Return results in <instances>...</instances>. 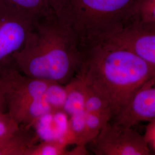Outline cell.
<instances>
[{
	"instance_id": "1",
	"label": "cell",
	"mask_w": 155,
	"mask_h": 155,
	"mask_svg": "<svg viewBox=\"0 0 155 155\" xmlns=\"http://www.w3.org/2000/svg\"><path fill=\"white\" fill-rule=\"evenodd\" d=\"M80 47L82 60L77 74L107 102L113 118L155 75V67L105 36L85 40Z\"/></svg>"
},
{
	"instance_id": "2",
	"label": "cell",
	"mask_w": 155,
	"mask_h": 155,
	"mask_svg": "<svg viewBox=\"0 0 155 155\" xmlns=\"http://www.w3.org/2000/svg\"><path fill=\"white\" fill-rule=\"evenodd\" d=\"M13 60L29 77L66 84L80 70L82 56L77 34L54 14L37 21Z\"/></svg>"
},
{
	"instance_id": "3",
	"label": "cell",
	"mask_w": 155,
	"mask_h": 155,
	"mask_svg": "<svg viewBox=\"0 0 155 155\" xmlns=\"http://www.w3.org/2000/svg\"><path fill=\"white\" fill-rule=\"evenodd\" d=\"M141 0H56V14L79 42L115 32L137 20Z\"/></svg>"
},
{
	"instance_id": "4",
	"label": "cell",
	"mask_w": 155,
	"mask_h": 155,
	"mask_svg": "<svg viewBox=\"0 0 155 155\" xmlns=\"http://www.w3.org/2000/svg\"><path fill=\"white\" fill-rule=\"evenodd\" d=\"M97 155H150L144 135L133 127L110 121L87 145Z\"/></svg>"
},
{
	"instance_id": "5",
	"label": "cell",
	"mask_w": 155,
	"mask_h": 155,
	"mask_svg": "<svg viewBox=\"0 0 155 155\" xmlns=\"http://www.w3.org/2000/svg\"><path fill=\"white\" fill-rule=\"evenodd\" d=\"M37 21L0 0V71L14 61Z\"/></svg>"
},
{
	"instance_id": "6",
	"label": "cell",
	"mask_w": 155,
	"mask_h": 155,
	"mask_svg": "<svg viewBox=\"0 0 155 155\" xmlns=\"http://www.w3.org/2000/svg\"><path fill=\"white\" fill-rule=\"evenodd\" d=\"M51 81L31 77L13 61L0 71V87L7 111L12 117L31 101L42 95Z\"/></svg>"
},
{
	"instance_id": "7",
	"label": "cell",
	"mask_w": 155,
	"mask_h": 155,
	"mask_svg": "<svg viewBox=\"0 0 155 155\" xmlns=\"http://www.w3.org/2000/svg\"><path fill=\"white\" fill-rule=\"evenodd\" d=\"M102 35L155 68V24L136 20L115 32Z\"/></svg>"
},
{
	"instance_id": "8",
	"label": "cell",
	"mask_w": 155,
	"mask_h": 155,
	"mask_svg": "<svg viewBox=\"0 0 155 155\" xmlns=\"http://www.w3.org/2000/svg\"><path fill=\"white\" fill-rule=\"evenodd\" d=\"M155 120V75L135 93L122 110L111 120L133 127Z\"/></svg>"
},
{
	"instance_id": "9",
	"label": "cell",
	"mask_w": 155,
	"mask_h": 155,
	"mask_svg": "<svg viewBox=\"0 0 155 155\" xmlns=\"http://www.w3.org/2000/svg\"><path fill=\"white\" fill-rule=\"evenodd\" d=\"M29 127L20 128L11 136L0 140V155H29L38 139Z\"/></svg>"
},
{
	"instance_id": "10",
	"label": "cell",
	"mask_w": 155,
	"mask_h": 155,
	"mask_svg": "<svg viewBox=\"0 0 155 155\" xmlns=\"http://www.w3.org/2000/svg\"><path fill=\"white\" fill-rule=\"evenodd\" d=\"M17 11L35 20L56 14V0H1Z\"/></svg>"
},
{
	"instance_id": "11",
	"label": "cell",
	"mask_w": 155,
	"mask_h": 155,
	"mask_svg": "<svg viewBox=\"0 0 155 155\" xmlns=\"http://www.w3.org/2000/svg\"><path fill=\"white\" fill-rule=\"evenodd\" d=\"M66 85V98L63 111L69 117L85 110L86 84L83 78L77 74Z\"/></svg>"
},
{
	"instance_id": "12",
	"label": "cell",
	"mask_w": 155,
	"mask_h": 155,
	"mask_svg": "<svg viewBox=\"0 0 155 155\" xmlns=\"http://www.w3.org/2000/svg\"><path fill=\"white\" fill-rule=\"evenodd\" d=\"M68 146L58 141L43 140L35 144L32 148L29 155H89L87 147L76 145L72 150Z\"/></svg>"
},
{
	"instance_id": "13",
	"label": "cell",
	"mask_w": 155,
	"mask_h": 155,
	"mask_svg": "<svg viewBox=\"0 0 155 155\" xmlns=\"http://www.w3.org/2000/svg\"><path fill=\"white\" fill-rule=\"evenodd\" d=\"M84 110L87 113L109 117L111 119L113 118V113L107 102L87 84Z\"/></svg>"
},
{
	"instance_id": "14",
	"label": "cell",
	"mask_w": 155,
	"mask_h": 155,
	"mask_svg": "<svg viewBox=\"0 0 155 155\" xmlns=\"http://www.w3.org/2000/svg\"><path fill=\"white\" fill-rule=\"evenodd\" d=\"M44 95L52 110L63 111L66 98V85L51 82L45 90Z\"/></svg>"
},
{
	"instance_id": "15",
	"label": "cell",
	"mask_w": 155,
	"mask_h": 155,
	"mask_svg": "<svg viewBox=\"0 0 155 155\" xmlns=\"http://www.w3.org/2000/svg\"><path fill=\"white\" fill-rule=\"evenodd\" d=\"M85 115L84 110L68 117V126L74 138L75 145L87 147L88 144Z\"/></svg>"
},
{
	"instance_id": "16",
	"label": "cell",
	"mask_w": 155,
	"mask_h": 155,
	"mask_svg": "<svg viewBox=\"0 0 155 155\" xmlns=\"http://www.w3.org/2000/svg\"><path fill=\"white\" fill-rule=\"evenodd\" d=\"M111 120V118L109 117L86 111L85 122L88 144L100 133L101 130Z\"/></svg>"
},
{
	"instance_id": "17",
	"label": "cell",
	"mask_w": 155,
	"mask_h": 155,
	"mask_svg": "<svg viewBox=\"0 0 155 155\" xmlns=\"http://www.w3.org/2000/svg\"><path fill=\"white\" fill-rule=\"evenodd\" d=\"M20 128L8 111L0 112V140L15 133Z\"/></svg>"
},
{
	"instance_id": "18",
	"label": "cell",
	"mask_w": 155,
	"mask_h": 155,
	"mask_svg": "<svg viewBox=\"0 0 155 155\" xmlns=\"http://www.w3.org/2000/svg\"><path fill=\"white\" fill-rule=\"evenodd\" d=\"M137 20L155 24V0H141Z\"/></svg>"
},
{
	"instance_id": "19",
	"label": "cell",
	"mask_w": 155,
	"mask_h": 155,
	"mask_svg": "<svg viewBox=\"0 0 155 155\" xmlns=\"http://www.w3.org/2000/svg\"><path fill=\"white\" fill-rule=\"evenodd\" d=\"M144 136L151 152L155 153V120L148 122Z\"/></svg>"
},
{
	"instance_id": "20",
	"label": "cell",
	"mask_w": 155,
	"mask_h": 155,
	"mask_svg": "<svg viewBox=\"0 0 155 155\" xmlns=\"http://www.w3.org/2000/svg\"><path fill=\"white\" fill-rule=\"evenodd\" d=\"M5 111H7V109H6V106L5 100L4 98L3 94L0 87V112H5Z\"/></svg>"
}]
</instances>
